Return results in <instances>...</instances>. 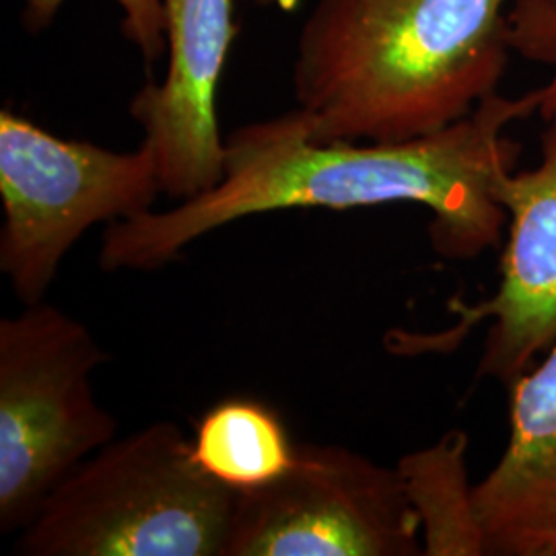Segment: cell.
I'll list each match as a JSON object with an SVG mask.
<instances>
[{"label":"cell","instance_id":"cell-1","mask_svg":"<svg viewBox=\"0 0 556 556\" xmlns=\"http://www.w3.org/2000/svg\"><path fill=\"white\" fill-rule=\"evenodd\" d=\"M540 105L542 87L519 98L493 93L435 135L397 142H319L298 108L250 122L225 137L223 178L213 190L163 213L110 223L100 266L108 273L160 270L197 239L264 213L394 202H417L433 213L429 239L439 256L477 258L497 248L507 220L498 179L519 157L507 128Z\"/></svg>","mask_w":556,"mask_h":556},{"label":"cell","instance_id":"cell-2","mask_svg":"<svg viewBox=\"0 0 556 556\" xmlns=\"http://www.w3.org/2000/svg\"><path fill=\"white\" fill-rule=\"evenodd\" d=\"M511 0H316L299 29L293 93L309 137H429L497 93Z\"/></svg>","mask_w":556,"mask_h":556},{"label":"cell","instance_id":"cell-3","mask_svg":"<svg viewBox=\"0 0 556 556\" xmlns=\"http://www.w3.org/2000/svg\"><path fill=\"white\" fill-rule=\"evenodd\" d=\"M238 491L206 475L169 420L112 439L21 530L25 556H225Z\"/></svg>","mask_w":556,"mask_h":556},{"label":"cell","instance_id":"cell-4","mask_svg":"<svg viewBox=\"0 0 556 556\" xmlns=\"http://www.w3.org/2000/svg\"><path fill=\"white\" fill-rule=\"evenodd\" d=\"M110 361L91 330L40 301L0 319V532L25 530L118 420L93 392Z\"/></svg>","mask_w":556,"mask_h":556},{"label":"cell","instance_id":"cell-5","mask_svg":"<svg viewBox=\"0 0 556 556\" xmlns=\"http://www.w3.org/2000/svg\"><path fill=\"white\" fill-rule=\"evenodd\" d=\"M160 194V165L144 140L135 151H112L0 112V273L23 305L46 299L87 229L144 215Z\"/></svg>","mask_w":556,"mask_h":556},{"label":"cell","instance_id":"cell-6","mask_svg":"<svg viewBox=\"0 0 556 556\" xmlns=\"http://www.w3.org/2000/svg\"><path fill=\"white\" fill-rule=\"evenodd\" d=\"M420 523L397 468L342 445H298L293 468L238 493L225 556H417Z\"/></svg>","mask_w":556,"mask_h":556},{"label":"cell","instance_id":"cell-7","mask_svg":"<svg viewBox=\"0 0 556 556\" xmlns=\"http://www.w3.org/2000/svg\"><path fill=\"white\" fill-rule=\"evenodd\" d=\"M497 199L509 217V241L501 256V282L478 303L452 299L456 324L443 332H390L394 355L450 353L477 326L491 321L478 378L511 386L534 358L556 344V114L546 119L542 160L534 169L507 172Z\"/></svg>","mask_w":556,"mask_h":556},{"label":"cell","instance_id":"cell-8","mask_svg":"<svg viewBox=\"0 0 556 556\" xmlns=\"http://www.w3.org/2000/svg\"><path fill=\"white\" fill-rule=\"evenodd\" d=\"M167 71L130 101L160 165L163 194L188 200L223 178L217 89L238 36L231 0H163Z\"/></svg>","mask_w":556,"mask_h":556},{"label":"cell","instance_id":"cell-9","mask_svg":"<svg viewBox=\"0 0 556 556\" xmlns=\"http://www.w3.org/2000/svg\"><path fill=\"white\" fill-rule=\"evenodd\" d=\"M507 390V447L472 491L486 555L556 556V344Z\"/></svg>","mask_w":556,"mask_h":556},{"label":"cell","instance_id":"cell-10","mask_svg":"<svg viewBox=\"0 0 556 556\" xmlns=\"http://www.w3.org/2000/svg\"><path fill=\"white\" fill-rule=\"evenodd\" d=\"M192 454L206 475L243 493L285 477L298 445L275 408L252 397H227L200 418Z\"/></svg>","mask_w":556,"mask_h":556},{"label":"cell","instance_id":"cell-11","mask_svg":"<svg viewBox=\"0 0 556 556\" xmlns=\"http://www.w3.org/2000/svg\"><path fill=\"white\" fill-rule=\"evenodd\" d=\"M468 435L450 431L435 445L397 462V472L420 523L425 556L486 555L466 470Z\"/></svg>","mask_w":556,"mask_h":556},{"label":"cell","instance_id":"cell-12","mask_svg":"<svg viewBox=\"0 0 556 556\" xmlns=\"http://www.w3.org/2000/svg\"><path fill=\"white\" fill-rule=\"evenodd\" d=\"M507 40L521 59L544 64L553 71L542 87L540 116L556 114V0H511L507 9Z\"/></svg>","mask_w":556,"mask_h":556},{"label":"cell","instance_id":"cell-13","mask_svg":"<svg viewBox=\"0 0 556 556\" xmlns=\"http://www.w3.org/2000/svg\"><path fill=\"white\" fill-rule=\"evenodd\" d=\"M66 0H23V23L29 31L46 29ZM122 11V34L147 62L167 54L163 0H114Z\"/></svg>","mask_w":556,"mask_h":556},{"label":"cell","instance_id":"cell-14","mask_svg":"<svg viewBox=\"0 0 556 556\" xmlns=\"http://www.w3.org/2000/svg\"><path fill=\"white\" fill-rule=\"evenodd\" d=\"M248 2H254L260 7H273V4H282V7H291L293 0H248Z\"/></svg>","mask_w":556,"mask_h":556}]
</instances>
